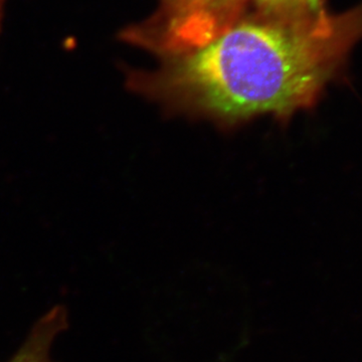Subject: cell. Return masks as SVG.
I'll return each instance as SVG.
<instances>
[{"instance_id": "1", "label": "cell", "mask_w": 362, "mask_h": 362, "mask_svg": "<svg viewBox=\"0 0 362 362\" xmlns=\"http://www.w3.org/2000/svg\"><path fill=\"white\" fill-rule=\"evenodd\" d=\"M362 40V6L329 14L301 4L282 18L226 25L154 74L130 73L128 87L176 112L223 125L311 108Z\"/></svg>"}, {"instance_id": "2", "label": "cell", "mask_w": 362, "mask_h": 362, "mask_svg": "<svg viewBox=\"0 0 362 362\" xmlns=\"http://www.w3.org/2000/svg\"><path fill=\"white\" fill-rule=\"evenodd\" d=\"M230 0H168V30L173 40L166 45L171 54L199 47L223 30L216 18L218 8Z\"/></svg>"}, {"instance_id": "3", "label": "cell", "mask_w": 362, "mask_h": 362, "mask_svg": "<svg viewBox=\"0 0 362 362\" xmlns=\"http://www.w3.org/2000/svg\"><path fill=\"white\" fill-rule=\"evenodd\" d=\"M69 328V313L56 305L33 324L18 351L6 362H56L52 358L54 340Z\"/></svg>"}, {"instance_id": "4", "label": "cell", "mask_w": 362, "mask_h": 362, "mask_svg": "<svg viewBox=\"0 0 362 362\" xmlns=\"http://www.w3.org/2000/svg\"><path fill=\"white\" fill-rule=\"evenodd\" d=\"M264 4H286V6H296V4H312V6H321L322 0H259Z\"/></svg>"}, {"instance_id": "5", "label": "cell", "mask_w": 362, "mask_h": 362, "mask_svg": "<svg viewBox=\"0 0 362 362\" xmlns=\"http://www.w3.org/2000/svg\"><path fill=\"white\" fill-rule=\"evenodd\" d=\"M6 0H0V33H1L2 20H4V4Z\"/></svg>"}]
</instances>
